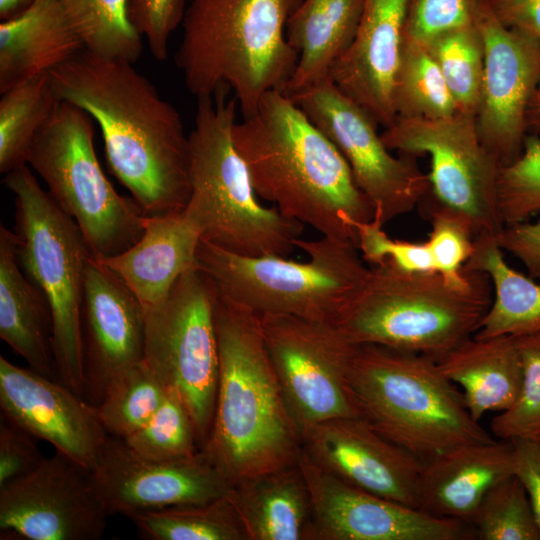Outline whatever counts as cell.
<instances>
[{
  "mask_svg": "<svg viewBox=\"0 0 540 540\" xmlns=\"http://www.w3.org/2000/svg\"><path fill=\"white\" fill-rule=\"evenodd\" d=\"M230 90L197 98L189 134L190 196L183 213L202 241L243 256L287 257L304 224L263 206L233 142L238 102Z\"/></svg>",
  "mask_w": 540,
  "mask_h": 540,
  "instance_id": "5b68a950",
  "label": "cell"
},
{
  "mask_svg": "<svg viewBox=\"0 0 540 540\" xmlns=\"http://www.w3.org/2000/svg\"><path fill=\"white\" fill-rule=\"evenodd\" d=\"M185 11V0H130L131 20L156 60L167 59L169 38L182 24Z\"/></svg>",
  "mask_w": 540,
  "mask_h": 540,
  "instance_id": "ee69618b",
  "label": "cell"
},
{
  "mask_svg": "<svg viewBox=\"0 0 540 540\" xmlns=\"http://www.w3.org/2000/svg\"><path fill=\"white\" fill-rule=\"evenodd\" d=\"M397 118L436 120L458 109L426 45L404 37L394 85Z\"/></svg>",
  "mask_w": 540,
  "mask_h": 540,
  "instance_id": "d6a6232c",
  "label": "cell"
},
{
  "mask_svg": "<svg viewBox=\"0 0 540 540\" xmlns=\"http://www.w3.org/2000/svg\"><path fill=\"white\" fill-rule=\"evenodd\" d=\"M442 373L461 393L478 422L487 412H503L516 401L522 381L515 335L466 339L438 361Z\"/></svg>",
  "mask_w": 540,
  "mask_h": 540,
  "instance_id": "f1b7e54d",
  "label": "cell"
},
{
  "mask_svg": "<svg viewBox=\"0 0 540 540\" xmlns=\"http://www.w3.org/2000/svg\"><path fill=\"white\" fill-rule=\"evenodd\" d=\"M109 515L92 469L58 451L0 487L2 540H98Z\"/></svg>",
  "mask_w": 540,
  "mask_h": 540,
  "instance_id": "9a60e30c",
  "label": "cell"
},
{
  "mask_svg": "<svg viewBox=\"0 0 540 540\" xmlns=\"http://www.w3.org/2000/svg\"><path fill=\"white\" fill-rule=\"evenodd\" d=\"M407 13L408 0H363L356 35L330 75L384 128L396 120L394 85Z\"/></svg>",
  "mask_w": 540,
  "mask_h": 540,
  "instance_id": "7402d4cb",
  "label": "cell"
},
{
  "mask_svg": "<svg viewBox=\"0 0 540 540\" xmlns=\"http://www.w3.org/2000/svg\"><path fill=\"white\" fill-rule=\"evenodd\" d=\"M229 494L248 540H314L311 495L297 464L245 478Z\"/></svg>",
  "mask_w": 540,
  "mask_h": 540,
  "instance_id": "4316f807",
  "label": "cell"
},
{
  "mask_svg": "<svg viewBox=\"0 0 540 540\" xmlns=\"http://www.w3.org/2000/svg\"><path fill=\"white\" fill-rule=\"evenodd\" d=\"M526 124L527 133L540 138V84L529 102Z\"/></svg>",
  "mask_w": 540,
  "mask_h": 540,
  "instance_id": "681fc988",
  "label": "cell"
},
{
  "mask_svg": "<svg viewBox=\"0 0 540 540\" xmlns=\"http://www.w3.org/2000/svg\"><path fill=\"white\" fill-rule=\"evenodd\" d=\"M146 310L108 267L89 258L81 307L83 398L98 406L113 378L143 360Z\"/></svg>",
  "mask_w": 540,
  "mask_h": 540,
  "instance_id": "d6986e66",
  "label": "cell"
},
{
  "mask_svg": "<svg viewBox=\"0 0 540 540\" xmlns=\"http://www.w3.org/2000/svg\"><path fill=\"white\" fill-rule=\"evenodd\" d=\"M0 337L37 373L57 380L47 300L22 272L15 235L0 225Z\"/></svg>",
  "mask_w": 540,
  "mask_h": 540,
  "instance_id": "83f0119b",
  "label": "cell"
},
{
  "mask_svg": "<svg viewBox=\"0 0 540 540\" xmlns=\"http://www.w3.org/2000/svg\"><path fill=\"white\" fill-rule=\"evenodd\" d=\"M357 248L363 260L373 266L389 264L408 272H436L427 241L391 238L376 215L357 225Z\"/></svg>",
  "mask_w": 540,
  "mask_h": 540,
  "instance_id": "b9f144b4",
  "label": "cell"
},
{
  "mask_svg": "<svg viewBox=\"0 0 540 540\" xmlns=\"http://www.w3.org/2000/svg\"><path fill=\"white\" fill-rule=\"evenodd\" d=\"M258 197L285 216L357 246V225L375 209L335 145L280 90L266 93L233 128Z\"/></svg>",
  "mask_w": 540,
  "mask_h": 540,
  "instance_id": "7a4b0ae2",
  "label": "cell"
},
{
  "mask_svg": "<svg viewBox=\"0 0 540 540\" xmlns=\"http://www.w3.org/2000/svg\"><path fill=\"white\" fill-rule=\"evenodd\" d=\"M60 100L49 73L24 80L1 93L0 172L27 165L30 146Z\"/></svg>",
  "mask_w": 540,
  "mask_h": 540,
  "instance_id": "4dcf8cb0",
  "label": "cell"
},
{
  "mask_svg": "<svg viewBox=\"0 0 540 540\" xmlns=\"http://www.w3.org/2000/svg\"><path fill=\"white\" fill-rule=\"evenodd\" d=\"M200 241L183 211L146 215L144 232L137 242L117 255L97 259L123 281L147 310L160 304L179 278L197 265Z\"/></svg>",
  "mask_w": 540,
  "mask_h": 540,
  "instance_id": "cb8c5ba5",
  "label": "cell"
},
{
  "mask_svg": "<svg viewBox=\"0 0 540 540\" xmlns=\"http://www.w3.org/2000/svg\"><path fill=\"white\" fill-rule=\"evenodd\" d=\"M533 439H535L536 441H538L540 443V432L537 433L534 437H532Z\"/></svg>",
  "mask_w": 540,
  "mask_h": 540,
  "instance_id": "816d5d0a",
  "label": "cell"
},
{
  "mask_svg": "<svg viewBox=\"0 0 540 540\" xmlns=\"http://www.w3.org/2000/svg\"><path fill=\"white\" fill-rule=\"evenodd\" d=\"M92 471L109 514L124 516L208 502L232 487L202 450L184 459L152 460L111 435Z\"/></svg>",
  "mask_w": 540,
  "mask_h": 540,
  "instance_id": "ac0fdd59",
  "label": "cell"
},
{
  "mask_svg": "<svg viewBox=\"0 0 540 540\" xmlns=\"http://www.w3.org/2000/svg\"><path fill=\"white\" fill-rule=\"evenodd\" d=\"M349 383L359 416L423 462L462 445L495 440L429 356L357 345Z\"/></svg>",
  "mask_w": 540,
  "mask_h": 540,
  "instance_id": "8992f818",
  "label": "cell"
},
{
  "mask_svg": "<svg viewBox=\"0 0 540 540\" xmlns=\"http://www.w3.org/2000/svg\"><path fill=\"white\" fill-rule=\"evenodd\" d=\"M297 465L310 491L314 540H473L465 521L417 508L354 487L317 465L302 448Z\"/></svg>",
  "mask_w": 540,
  "mask_h": 540,
  "instance_id": "e0dca14e",
  "label": "cell"
},
{
  "mask_svg": "<svg viewBox=\"0 0 540 540\" xmlns=\"http://www.w3.org/2000/svg\"><path fill=\"white\" fill-rule=\"evenodd\" d=\"M496 191L504 226L527 221L540 212V138L528 134L520 156L500 167Z\"/></svg>",
  "mask_w": 540,
  "mask_h": 540,
  "instance_id": "60d3db41",
  "label": "cell"
},
{
  "mask_svg": "<svg viewBox=\"0 0 540 540\" xmlns=\"http://www.w3.org/2000/svg\"><path fill=\"white\" fill-rule=\"evenodd\" d=\"M34 0H0L1 21L11 19L25 11Z\"/></svg>",
  "mask_w": 540,
  "mask_h": 540,
  "instance_id": "f907efd6",
  "label": "cell"
},
{
  "mask_svg": "<svg viewBox=\"0 0 540 540\" xmlns=\"http://www.w3.org/2000/svg\"><path fill=\"white\" fill-rule=\"evenodd\" d=\"M498 20L540 42V0H486Z\"/></svg>",
  "mask_w": 540,
  "mask_h": 540,
  "instance_id": "c3c4849f",
  "label": "cell"
},
{
  "mask_svg": "<svg viewBox=\"0 0 540 540\" xmlns=\"http://www.w3.org/2000/svg\"><path fill=\"white\" fill-rule=\"evenodd\" d=\"M475 24L484 46V70L475 122L500 166L515 161L528 135L529 102L540 84V42L502 24L486 0Z\"/></svg>",
  "mask_w": 540,
  "mask_h": 540,
  "instance_id": "2e32d148",
  "label": "cell"
},
{
  "mask_svg": "<svg viewBox=\"0 0 540 540\" xmlns=\"http://www.w3.org/2000/svg\"><path fill=\"white\" fill-rule=\"evenodd\" d=\"M229 492L204 503L134 512L126 517L147 540H248Z\"/></svg>",
  "mask_w": 540,
  "mask_h": 540,
  "instance_id": "1f68e13d",
  "label": "cell"
},
{
  "mask_svg": "<svg viewBox=\"0 0 540 540\" xmlns=\"http://www.w3.org/2000/svg\"><path fill=\"white\" fill-rule=\"evenodd\" d=\"M522 365L518 397L491 421V431L500 440L532 438L540 432V330L515 335Z\"/></svg>",
  "mask_w": 540,
  "mask_h": 540,
  "instance_id": "ab89813d",
  "label": "cell"
},
{
  "mask_svg": "<svg viewBox=\"0 0 540 540\" xmlns=\"http://www.w3.org/2000/svg\"><path fill=\"white\" fill-rule=\"evenodd\" d=\"M289 97L335 145L384 225L421 203L430 182L415 156L392 155L377 122L330 78Z\"/></svg>",
  "mask_w": 540,
  "mask_h": 540,
  "instance_id": "4fadbf2b",
  "label": "cell"
},
{
  "mask_svg": "<svg viewBox=\"0 0 540 540\" xmlns=\"http://www.w3.org/2000/svg\"><path fill=\"white\" fill-rule=\"evenodd\" d=\"M84 49L101 57L134 63L142 35L134 26L130 0H61Z\"/></svg>",
  "mask_w": 540,
  "mask_h": 540,
  "instance_id": "836d02e7",
  "label": "cell"
},
{
  "mask_svg": "<svg viewBox=\"0 0 540 540\" xmlns=\"http://www.w3.org/2000/svg\"><path fill=\"white\" fill-rule=\"evenodd\" d=\"M217 294L216 285L196 265L145 316L143 360L183 401L200 450L211 430L219 378Z\"/></svg>",
  "mask_w": 540,
  "mask_h": 540,
  "instance_id": "8fae6325",
  "label": "cell"
},
{
  "mask_svg": "<svg viewBox=\"0 0 540 540\" xmlns=\"http://www.w3.org/2000/svg\"><path fill=\"white\" fill-rule=\"evenodd\" d=\"M471 525L481 540H540L528 494L515 474L488 490Z\"/></svg>",
  "mask_w": 540,
  "mask_h": 540,
  "instance_id": "8d00e7d4",
  "label": "cell"
},
{
  "mask_svg": "<svg viewBox=\"0 0 540 540\" xmlns=\"http://www.w3.org/2000/svg\"><path fill=\"white\" fill-rule=\"evenodd\" d=\"M464 267L485 273L494 290V298L474 337L521 335L540 330V284L507 264L495 235L475 236L473 253Z\"/></svg>",
  "mask_w": 540,
  "mask_h": 540,
  "instance_id": "f546056e",
  "label": "cell"
},
{
  "mask_svg": "<svg viewBox=\"0 0 540 540\" xmlns=\"http://www.w3.org/2000/svg\"><path fill=\"white\" fill-rule=\"evenodd\" d=\"M166 388L144 360L116 375L97 406L100 420L111 436L126 439L152 417Z\"/></svg>",
  "mask_w": 540,
  "mask_h": 540,
  "instance_id": "e575fe53",
  "label": "cell"
},
{
  "mask_svg": "<svg viewBox=\"0 0 540 540\" xmlns=\"http://www.w3.org/2000/svg\"><path fill=\"white\" fill-rule=\"evenodd\" d=\"M471 271L467 285L455 286L437 272L373 266L333 323L356 345L376 344L438 361L475 334L491 305L489 277Z\"/></svg>",
  "mask_w": 540,
  "mask_h": 540,
  "instance_id": "52a82bcc",
  "label": "cell"
},
{
  "mask_svg": "<svg viewBox=\"0 0 540 540\" xmlns=\"http://www.w3.org/2000/svg\"><path fill=\"white\" fill-rule=\"evenodd\" d=\"M302 448L317 465L344 482L418 507L423 461L379 434L361 417L331 419L308 427L302 432Z\"/></svg>",
  "mask_w": 540,
  "mask_h": 540,
  "instance_id": "44dd1931",
  "label": "cell"
},
{
  "mask_svg": "<svg viewBox=\"0 0 540 540\" xmlns=\"http://www.w3.org/2000/svg\"><path fill=\"white\" fill-rule=\"evenodd\" d=\"M264 343L301 435L310 426L360 417L349 383L357 345L334 323L259 315Z\"/></svg>",
  "mask_w": 540,
  "mask_h": 540,
  "instance_id": "7c38bea8",
  "label": "cell"
},
{
  "mask_svg": "<svg viewBox=\"0 0 540 540\" xmlns=\"http://www.w3.org/2000/svg\"><path fill=\"white\" fill-rule=\"evenodd\" d=\"M84 49L61 0H34L0 24V93L49 73Z\"/></svg>",
  "mask_w": 540,
  "mask_h": 540,
  "instance_id": "d4e9b609",
  "label": "cell"
},
{
  "mask_svg": "<svg viewBox=\"0 0 540 540\" xmlns=\"http://www.w3.org/2000/svg\"><path fill=\"white\" fill-rule=\"evenodd\" d=\"M300 0H191L175 62L196 98L233 92L243 117L283 91L298 55L286 38Z\"/></svg>",
  "mask_w": 540,
  "mask_h": 540,
  "instance_id": "277c9868",
  "label": "cell"
},
{
  "mask_svg": "<svg viewBox=\"0 0 540 540\" xmlns=\"http://www.w3.org/2000/svg\"><path fill=\"white\" fill-rule=\"evenodd\" d=\"M482 0H408L405 38L427 43L435 36L472 25Z\"/></svg>",
  "mask_w": 540,
  "mask_h": 540,
  "instance_id": "7bdbcfd3",
  "label": "cell"
},
{
  "mask_svg": "<svg viewBox=\"0 0 540 540\" xmlns=\"http://www.w3.org/2000/svg\"><path fill=\"white\" fill-rule=\"evenodd\" d=\"M514 474L524 485L540 532V443L533 438L510 440Z\"/></svg>",
  "mask_w": 540,
  "mask_h": 540,
  "instance_id": "7dc6e473",
  "label": "cell"
},
{
  "mask_svg": "<svg viewBox=\"0 0 540 540\" xmlns=\"http://www.w3.org/2000/svg\"><path fill=\"white\" fill-rule=\"evenodd\" d=\"M514 474L511 441L462 445L425 462L418 482V509L471 524L490 488Z\"/></svg>",
  "mask_w": 540,
  "mask_h": 540,
  "instance_id": "603a6c76",
  "label": "cell"
},
{
  "mask_svg": "<svg viewBox=\"0 0 540 540\" xmlns=\"http://www.w3.org/2000/svg\"><path fill=\"white\" fill-rule=\"evenodd\" d=\"M2 418L92 469L109 436L97 407L59 381L0 356Z\"/></svg>",
  "mask_w": 540,
  "mask_h": 540,
  "instance_id": "ffe728a7",
  "label": "cell"
},
{
  "mask_svg": "<svg viewBox=\"0 0 540 540\" xmlns=\"http://www.w3.org/2000/svg\"><path fill=\"white\" fill-rule=\"evenodd\" d=\"M44 458L31 434L2 418L0 424V487L28 474Z\"/></svg>",
  "mask_w": 540,
  "mask_h": 540,
  "instance_id": "f6af8a7d",
  "label": "cell"
},
{
  "mask_svg": "<svg viewBox=\"0 0 540 540\" xmlns=\"http://www.w3.org/2000/svg\"><path fill=\"white\" fill-rule=\"evenodd\" d=\"M363 0H300L291 13L286 38L298 60L283 92L298 94L330 78L351 45Z\"/></svg>",
  "mask_w": 540,
  "mask_h": 540,
  "instance_id": "484cf974",
  "label": "cell"
},
{
  "mask_svg": "<svg viewBox=\"0 0 540 540\" xmlns=\"http://www.w3.org/2000/svg\"><path fill=\"white\" fill-rule=\"evenodd\" d=\"M49 74L58 99L98 123L111 172L145 214L182 212L190 196L189 135L153 84L132 63L86 49Z\"/></svg>",
  "mask_w": 540,
  "mask_h": 540,
  "instance_id": "6da1fadb",
  "label": "cell"
},
{
  "mask_svg": "<svg viewBox=\"0 0 540 540\" xmlns=\"http://www.w3.org/2000/svg\"><path fill=\"white\" fill-rule=\"evenodd\" d=\"M420 204L426 206L431 223L427 243L436 272L455 286L467 285L472 271L464 265L474 249L473 223L464 213L438 201L430 191Z\"/></svg>",
  "mask_w": 540,
  "mask_h": 540,
  "instance_id": "f35d334b",
  "label": "cell"
},
{
  "mask_svg": "<svg viewBox=\"0 0 540 540\" xmlns=\"http://www.w3.org/2000/svg\"><path fill=\"white\" fill-rule=\"evenodd\" d=\"M215 319L219 378L201 450L233 486L297 464L302 435L267 352L259 315L218 291Z\"/></svg>",
  "mask_w": 540,
  "mask_h": 540,
  "instance_id": "3957f363",
  "label": "cell"
},
{
  "mask_svg": "<svg viewBox=\"0 0 540 540\" xmlns=\"http://www.w3.org/2000/svg\"><path fill=\"white\" fill-rule=\"evenodd\" d=\"M423 44L438 65L458 112L475 116L484 70V46L476 24L446 31Z\"/></svg>",
  "mask_w": 540,
  "mask_h": 540,
  "instance_id": "d590c367",
  "label": "cell"
},
{
  "mask_svg": "<svg viewBox=\"0 0 540 540\" xmlns=\"http://www.w3.org/2000/svg\"><path fill=\"white\" fill-rule=\"evenodd\" d=\"M123 440L137 454L152 460H179L200 451L191 416L170 388H166L161 404L148 422Z\"/></svg>",
  "mask_w": 540,
  "mask_h": 540,
  "instance_id": "74e56055",
  "label": "cell"
},
{
  "mask_svg": "<svg viewBox=\"0 0 540 540\" xmlns=\"http://www.w3.org/2000/svg\"><path fill=\"white\" fill-rule=\"evenodd\" d=\"M308 259L243 256L200 241L197 267L220 294L263 314H282L333 323L356 296L370 273L357 246L322 236L295 240Z\"/></svg>",
  "mask_w": 540,
  "mask_h": 540,
  "instance_id": "ba28073f",
  "label": "cell"
},
{
  "mask_svg": "<svg viewBox=\"0 0 540 540\" xmlns=\"http://www.w3.org/2000/svg\"><path fill=\"white\" fill-rule=\"evenodd\" d=\"M496 241L503 252L522 262L529 277L540 278V219L505 225L496 235Z\"/></svg>",
  "mask_w": 540,
  "mask_h": 540,
  "instance_id": "bcb514c9",
  "label": "cell"
},
{
  "mask_svg": "<svg viewBox=\"0 0 540 540\" xmlns=\"http://www.w3.org/2000/svg\"><path fill=\"white\" fill-rule=\"evenodd\" d=\"M390 150L430 157V193L464 213L476 236L497 235L504 227L497 207L499 163L483 145L475 116L462 114L436 120L397 118L381 134Z\"/></svg>",
  "mask_w": 540,
  "mask_h": 540,
  "instance_id": "5bb4252c",
  "label": "cell"
},
{
  "mask_svg": "<svg viewBox=\"0 0 540 540\" xmlns=\"http://www.w3.org/2000/svg\"><path fill=\"white\" fill-rule=\"evenodd\" d=\"M3 182L15 196L17 261L51 310L57 380L83 397L81 307L92 252L77 223L27 165L5 174Z\"/></svg>",
  "mask_w": 540,
  "mask_h": 540,
  "instance_id": "9c48e42d",
  "label": "cell"
},
{
  "mask_svg": "<svg viewBox=\"0 0 540 540\" xmlns=\"http://www.w3.org/2000/svg\"><path fill=\"white\" fill-rule=\"evenodd\" d=\"M93 119L60 101L35 136L27 155L57 205L79 226L96 258L117 255L144 232L145 212L116 192L94 148Z\"/></svg>",
  "mask_w": 540,
  "mask_h": 540,
  "instance_id": "30bf717a",
  "label": "cell"
}]
</instances>
